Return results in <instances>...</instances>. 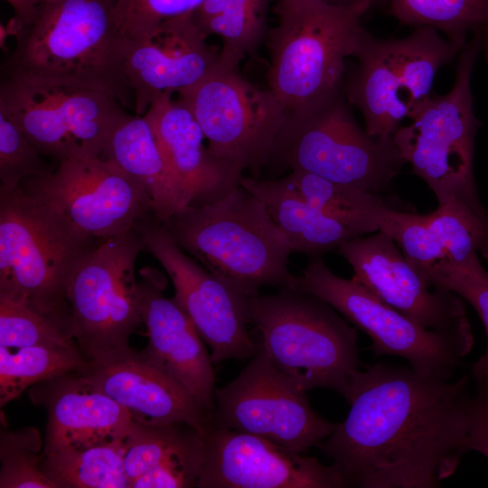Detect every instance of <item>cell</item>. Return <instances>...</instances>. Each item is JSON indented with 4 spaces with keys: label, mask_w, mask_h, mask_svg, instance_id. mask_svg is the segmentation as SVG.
I'll return each instance as SVG.
<instances>
[{
    "label": "cell",
    "mask_w": 488,
    "mask_h": 488,
    "mask_svg": "<svg viewBox=\"0 0 488 488\" xmlns=\"http://www.w3.org/2000/svg\"><path fill=\"white\" fill-rule=\"evenodd\" d=\"M75 344L70 333L27 303L0 296V346L14 350Z\"/></svg>",
    "instance_id": "cell-34"
},
{
    "label": "cell",
    "mask_w": 488,
    "mask_h": 488,
    "mask_svg": "<svg viewBox=\"0 0 488 488\" xmlns=\"http://www.w3.org/2000/svg\"><path fill=\"white\" fill-rule=\"evenodd\" d=\"M277 181L309 206L355 224L366 234L377 232L384 215L392 208L381 194L309 172L294 170Z\"/></svg>",
    "instance_id": "cell-27"
},
{
    "label": "cell",
    "mask_w": 488,
    "mask_h": 488,
    "mask_svg": "<svg viewBox=\"0 0 488 488\" xmlns=\"http://www.w3.org/2000/svg\"><path fill=\"white\" fill-rule=\"evenodd\" d=\"M83 373L99 390L129 411L134 420L161 425L186 423L204 433L212 414L141 352L89 366Z\"/></svg>",
    "instance_id": "cell-23"
},
{
    "label": "cell",
    "mask_w": 488,
    "mask_h": 488,
    "mask_svg": "<svg viewBox=\"0 0 488 488\" xmlns=\"http://www.w3.org/2000/svg\"><path fill=\"white\" fill-rule=\"evenodd\" d=\"M311 1L321 2V3L329 4V5H352L354 3L365 1V0H311ZM372 1H375V0H372Z\"/></svg>",
    "instance_id": "cell-40"
},
{
    "label": "cell",
    "mask_w": 488,
    "mask_h": 488,
    "mask_svg": "<svg viewBox=\"0 0 488 488\" xmlns=\"http://www.w3.org/2000/svg\"><path fill=\"white\" fill-rule=\"evenodd\" d=\"M20 186L76 230L99 240L133 229L153 213L145 188L102 157L62 161L50 174L27 178Z\"/></svg>",
    "instance_id": "cell-15"
},
{
    "label": "cell",
    "mask_w": 488,
    "mask_h": 488,
    "mask_svg": "<svg viewBox=\"0 0 488 488\" xmlns=\"http://www.w3.org/2000/svg\"><path fill=\"white\" fill-rule=\"evenodd\" d=\"M400 24L428 26L461 52L473 38L482 42L488 61V0H387Z\"/></svg>",
    "instance_id": "cell-28"
},
{
    "label": "cell",
    "mask_w": 488,
    "mask_h": 488,
    "mask_svg": "<svg viewBox=\"0 0 488 488\" xmlns=\"http://www.w3.org/2000/svg\"><path fill=\"white\" fill-rule=\"evenodd\" d=\"M117 0H42L16 35L2 76L21 75L106 91L126 107L133 100L123 72L125 38Z\"/></svg>",
    "instance_id": "cell-2"
},
{
    "label": "cell",
    "mask_w": 488,
    "mask_h": 488,
    "mask_svg": "<svg viewBox=\"0 0 488 488\" xmlns=\"http://www.w3.org/2000/svg\"><path fill=\"white\" fill-rule=\"evenodd\" d=\"M140 275L139 310L149 336L141 353L212 414L215 379L202 338L174 298L164 296V275L151 267H145Z\"/></svg>",
    "instance_id": "cell-20"
},
{
    "label": "cell",
    "mask_w": 488,
    "mask_h": 488,
    "mask_svg": "<svg viewBox=\"0 0 488 488\" xmlns=\"http://www.w3.org/2000/svg\"><path fill=\"white\" fill-rule=\"evenodd\" d=\"M135 228L145 249L170 277L175 291L173 298L211 348L212 363L254 357L258 345L247 329L248 298L185 253L153 213L137 221Z\"/></svg>",
    "instance_id": "cell-16"
},
{
    "label": "cell",
    "mask_w": 488,
    "mask_h": 488,
    "mask_svg": "<svg viewBox=\"0 0 488 488\" xmlns=\"http://www.w3.org/2000/svg\"><path fill=\"white\" fill-rule=\"evenodd\" d=\"M176 94L201 127L210 152L258 178L288 116L275 94L249 82L238 67L219 61L200 81Z\"/></svg>",
    "instance_id": "cell-13"
},
{
    "label": "cell",
    "mask_w": 488,
    "mask_h": 488,
    "mask_svg": "<svg viewBox=\"0 0 488 488\" xmlns=\"http://www.w3.org/2000/svg\"><path fill=\"white\" fill-rule=\"evenodd\" d=\"M174 94H158L145 116L177 183L182 209L202 206L240 186L244 170L205 147L201 127Z\"/></svg>",
    "instance_id": "cell-21"
},
{
    "label": "cell",
    "mask_w": 488,
    "mask_h": 488,
    "mask_svg": "<svg viewBox=\"0 0 488 488\" xmlns=\"http://www.w3.org/2000/svg\"><path fill=\"white\" fill-rule=\"evenodd\" d=\"M200 488L347 487L333 465L292 452L264 437L209 427L196 486Z\"/></svg>",
    "instance_id": "cell-18"
},
{
    "label": "cell",
    "mask_w": 488,
    "mask_h": 488,
    "mask_svg": "<svg viewBox=\"0 0 488 488\" xmlns=\"http://www.w3.org/2000/svg\"><path fill=\"white\" fill-rule=\"evenodd\" d=\"M29 396L48 414L42 455L125 440L133 421L129 411L97 389L83 371L39 382Z\"/></svg>",
    "instance_id": "cell-22"
},
{
    "label": "cell",
    "mask_w": 488,
    "mask_h": 488,
    "mask_svg": "<svg viewBox=\"0 0 488 488\" xmlns=\"http://www.w3.org/2000/svg\"><path fill=\"white\" fill-rule=\"evenodd\" d=\"M288 289L324 301L370 336L374 354L401 357L424 377L452 379L474 343L421 326L353 278L337 277L323 256L310 257Z\"/></svg>",
    "instance_id": "cell-12"
},
{
    "label": "cell",
    "mask_w": 488,
    "mask_h": 488,
    "mask_svg": "<svg viewBox=\"0 0 488 488\" xmlns=\"http://www.w3.org/2000/svg\"><path fill=\"white\" fill-rule=\"evenodd\" d=\"M95 240L21 186L0 192V296L27 303L73 336L66 286Z\"/></svg>",
    "instance_id": "cell-4"
},
{
    "label": "cell",
    "mask_w": 488,
    "mask_h": 488,
    "mask_svg": "<svg viewBox=\"0 0 488 488\" xmlns=\"http://www.w3.org/2000/svg\"><path fill=\"white\" fill-rule=\"evenodd\" d=\"M373 2L277 1L267 82L288 112L340 90L345 59L359 50L367 33L361 19Z\"/></svg>",
    "instance_id": "cell-5"
},
{
    "label": "cell",
    "mask_w": 488,
    "mask_h": 488,
    "mask_svg": "<svg viewBox=\"0 0 488 488\" xmlns=\"http://www.w3.org/2000/svg\"><path fill=\"white\" fill-rule=\"evenodd\" d=\"M145 249L133 229L86 253L66 286L74 340L89 366L130 354L129 337L142 322L135 266Z\"/></svg>",
    "instance_id": "cell-9"
},
{
    "label": "cell",
    "mask_w": 488,
    "mask_h": 488,
    "mask_svg": "<svg viewBox=\"0 0 488 488\" xmlns=\"http://www.w3.org/2000/svg\"><path fill=\"white\" fill-rule=\"evenodd\" d=\"M358 281L421 326L474 341L463 299L428 286L388 234L356 237L337 249Z\"/></svg>",
    "instance_id": "cell-17"
},
{
    "label": "cell",
    "mask_w": 488,
    "mask_h": 488,
    "mask_svg": "<svg viewBox=\"0 0 488 488\" xmlns=\"http://www.w3.org/2000/svg\"><path fill=\"white\" fill-rule=\"evenodd\" d=\"M426 222L442 249L445 259L460 263L480 253L488 259V211L451 199L428 214Z\"/></svg>",
    "instance_id": "cell-32"
},
{
    "label": "cell",
    "mask_w": 488,
    "mask_h": 488,
    "mask_svg": "<svg viewBox=\"0 0 488 488\" xmlns=\"http://www.w3.org/2000/svg\"><path fill=\"white\" fill-rule=\"evenodd\" d=\"M272 164L381 194L406 163L393 139L358 125L338 90L288 112Z\"/></svg>",
    "instance_id": "cell-7"
},
{
    "label": "cell",
    "mask_w": 488,
    "mask_h": 488,
    "mask_svg": "<svg viewBox=\"0 0 488 488\" xmlns=\"http://www.w3.org/2000/svg\"><path fill=\"white\" fill-rule=\"evenodd\" d=\"M209 427L236 430L272 441L292 452L317 446L335 429L311 408L305 391L258 352L233 380L215 389Z\"/></svg>",
    "instance_id": "cell-14"
},
{
    "label": "cell",
    "mask_w": 488,
    "mask_h": 488,
    "mask_svg": "<svg viewBox=\"0 0 488 488\" xmlns=\"http://www.w3.org/2000/svg\"><path fill=\"white\" fill-rule=\"evenodd\" d=\"M14 11V23L18 33L27 27L35 18L42 0H5ZM17 33V34H18ZM16 34V35H17Z\"/></svg>",
    "instance_id": "cell-39"
},
{
    "label": "cell",
    "mask_w": 488,
    "mask_h": 488,
    "mask_svg": "<svg viewBox=\"0 0 488 488\" xmlns=\"http://www.w3.org/2000/svg\"><path fill=\"white\" fill-rule=\"evenodd\" d=\"M247 303L258 345L284 376L304 391L324 387L347 398L360 371L354 327L324 301L288 288Z\"/></svg>",
    "instance_id": "cell-6"
},
{
    "label": "cell",
    "mask_w": 488,
    "mask_h": 488,
    "mask_svg": "<svg viewBox=\"0 0 488 488\" xmlns=\"http://www.w3.org/2000/svg\"><path fill=\"white\" fill-rule=\"evenodd\" d=\"M243 187L258 198L284 232L292 251L323 256L366 232L360 227L309 206L277 179L244 176Z\"/></svg>",
    "instance_id": "cell-26"
},
{
    "label": "cell",
    "mask_w": 488,
    "mask_h": 488,
    "mask_svg": "<svg viewBox=\"0 0 488 488\" xmlns=\"http://www.w3.org/2000/svg\"><path fill=\"white\" fill-rule=\"evenodd\" d=\"M466 443L468 451L488 458V396L476 392L467 409Z\"/></svg>",
    "instance_id": "cell-38"
},
{
    "label": "cell",
    "mask_w": 488,
    "mask_h": 488,
    "mask_svg": "<svg viewBox=\"0 0 488 488\" xmlns=\"http://www.w3.org/2000/svg\"><path fill=\"white\" fill-rule=\"evenodd\" d=\"M88 367L77 344L14 350L0 346V405L5 406L39 382Z\"/></svg>",
    "instance_id": "cell-31"
},
{
    "label": "cell",
    "mask_w": 488,
    "mask_h": 488,
    "mask_svg": "<svg viewBox=\"0 0 488 488\" xmlns=\"http://www.w3.org/2000/svg\"><path fill=\"white\" fill-rule=\"evenodd\" d=\"M428 286L450 291L467 301L475 310L485 329V352L471 369L470 377L476 384V392L488 396V271L478 255L460 262L441 261L422 274Z\"/></svg>",
    "instance_id": "cell-33"
},
{
    "label": "cell",
    "mask_w": 488,
    "mask_h": 488,
    "mask_svg": "<svg viewBox=\"0 0 488 488\" xmlns=\"http://www.w3.org/2000/svg\"><path fill=\"white\" fill-rule=\"evenodd\" d=\"M162 224L185 253L246 298L265 286L289 287L292 249L267 206L242 185Z\"/></svg>",
    "instance_id": "cell-3"
},
{
    "label": "cell",
    "mask_w": 488,
    "mask_h": 488,
    "mask_svg": "<svg viewBox=\"0 0 488 488\" xmlns=\"http://www.w3.org/2000/svg\"><path fill=\"white\" fill-rule=\"evenodd\" d=\"M13 117L0 108V192H12L30 177L53 172Z\"/></svg>",
    "instance_id": "cell-36"
},
{
    "label": "cell",
    "mask_w": 488,
    "mask_h": 488,
    "mask_svg": "<svg viewBox=\"0 0 488 488\" xmlns=\"http://www.w3.org/2000/svg\"><path fill=\"white\" fill-rule=\"evenodd\" d=\"M459 52L428 26L397 40L379 41L366 33L355 54L359 66L346 86L365 131L378 140H392L401 120L431 95L437 70Z\"/></svg>",
    "instance_id": "cell-11"
},
{
    "label": "cell",
    "mask_w": 488,
    "mask_h": 488,
    "mask_svg": "<svg viewBox=\"0 0 488 488\" xmlns=\"http://www.w3.org/2000/svg\"><path fill=\"white\" fill-rule=\"evenodd\" d=\"M204 1L117 0L116 19L125 39H136L164 21L193 14Z\"/></svg>",
    "instance_id": "cell-37"
},
{
    "label": "cell",
    "mask_w": 488,
    "mask_h": 488,
    "mask_svg": "<svg viewBox=\"0 0 488 488\" xmlns=\"http://www.w3.org/2000/svg\"><path fill=\"white\" fill-rule=\"evenodd\" d=\"M482 42L473 38L459 52L455 82L445 95L431 94L399 127L393 141L405 163L436 194L438 204L451 199L478 211L474 177L475 136L481 124L474 112L471 78Z\"/></svg>",
    "instance_id": "cell-8"
},
{
    "label": "cell",
    "mask_w": 488,
    "mask_h": 488,
    "mask_svg": "<svg viewBox=\"0 0 488 488\" xmlns=\"http://www.w3.org/2000/svg\"><path fill=\"white\" fill-rule=\"evenodd\" d=\"M193 14L164 21L136 39H125L123 72L136 115L143 116L161 93H177L200 81L218 53Z\"/></svg>",
    "instance_id": "cell-19"
},
{
    "label": "cell",
    "mask_w": 488,
    "mask_h": 488,
    "mask_svg": "<svg viewBox=\"0 0 488 488\" xmlns=\"http://www.w3.org/2000/svg\"><path fill=\"white\" fill-rule=\"evenodd\" d=\"M125 440L42 455L41 468L57 488H129Z\"/></svg>",
    "instance_id": "cell-30"
},
{
    "label": "cell",
    "mask_w": 488,
    "mask_h": 488,
    "mask_svg": "<svg viewBox=\"0 0 488 488\" xmlns=\"http://www.w3.org/2000/svg\"><path fill=\"white\" fill-rule=\"evenodd\" d=\"M42 439L33 427L19 431L1 429L0 487L57 488L41 468Z\"/></svg>",
    "instance_id": "cell-35"
},
{
    "label": "cell",
    "mask_w": 488,
    "mask_h": 488,
    "mask_svg": "<svg viewBox=\"0 0 488 488\" xmlns=\"http://www.w3.org/2000/svg\"><path fill=\"white\" fill-rule=\"evenodd\" d=\"M124 467L136 488L196 486L204 457V433L175 422L132 421L125 438Z\"/></svg>",
    "instance_id": "cell-24"
},
{
    "label": "cell",
    "mask_w": 488,
    "mask_h": 488,
    "mask_svg": "<svg viewBox=\"0 0 488 488\" xmlns=\"http://www.w3.org/2000/svg\"><path fill=\"white\" fill-rule=\"evenodd\" d=\"M101 157L145 188L159 222L182 210L177 183L145 115L128 114L113 131Z\"/></svg>",
    "instance_id": "cell-25"
},
{
    "label": "cell",
    "mask_w": 488,
    "mask_h": 488,
    "mask_svg": "<svg viewBox=\"0 0 488 488\" xmlns=\"http://www.w3.org/2000/svg\"><path fill=\"white\" fill-rule=\"evenodd\" d=\"M271 0H205L193 18L207 36L222 40L218 61L239 67L263 40Z\"/></svg>",
    "instance_id": "cell-29"
},
{
    "label": "cell",
    "mask_w": 488,
    "mask_h": 488,
    "mask_svg": "<svg viewBox=\"0 0 488 488\" xmlns=\"http://www.w3.org/2000/svg\"><path fill=\"white\" fill-rule=\"evenodd\" d=\"M469 381L384 363L360 371L346 419L317 446L347 487H437L468 452Z\"/></svg>",
    "instance_id": "cell-1"
},
{
    "label": "cell",
    "mask_w": 488,
    "mask_h": 488,
    "mask_svg": "<svg viewBox=\"0 0 488 488\" xmlns=\"http://www.w3.org/2000/svg\"><path fill=\"white\" fill-rule=\"evenodd\" d=\"M0 108L37 150L60 163L101 157L128 115L111 94L87 86L35 77L2 76Z\"/></svg>",
    "instance_id": "cell-10"
}]
</instances>
